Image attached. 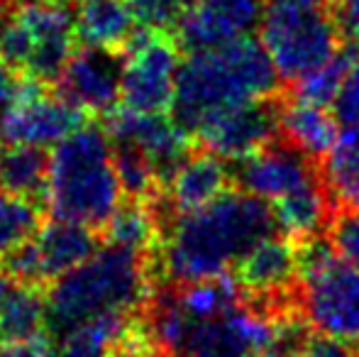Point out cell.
Listing matches in <instances>:
<instances>
[{
    "mask_svg": "<svg viewBox=\"0 0 359 357\" xmlns=\"http://www.w3.org/2000/svg\"><path fill=\"white\" fill-rule=\"evenodd\" d=\"M269 3H276V0H269Z\"/></svg>",
    "mask_w": 359,
    "mask_h": 357,
    "instance_id": "cell-38",
    "label": "cell"
},
{
    "mask_svg": "<svg viewBox=\"0 0 359 357\" xmlns=\"http://www.w3.org/2000/svg\"><path fill=\"white\" fill-rule=\"evenodd\" d=\"M232 184L235 177H232V169H227L225 159L208 149L196 154L191 152L161 186V194L156 198L161 223L174 215L203 208L217 196L230 191Z\"/></svg>",
    "mask_w": 359,
    "mask_h": 357,
    "instance_id": "cell-17",
    "label": "cell"
},
{
    "mask_svg": "<svg viewBox=\"0 0 359 357\" xmlns=\"http://www.w3.org/2000/svg\"><path fill=\"white\" fill-rule=\"evenodd\" d=\"M125 59L118 49L88 47L76 49L57 81L59 95L83 113L110 115L123 100Z\"/></svg>",
    "mask_w": 359,
    "mask_h": 357,
    "instance_id": "cell-14",
    "label": "cell"
},
{
    "mask_svg": "<svg viewBox=\"0 0 359 357\" xmlns=\"http://www.w3.org/2000/svg\"><path fill=\"white\" fill-rule=\"evenodd\" d=\"M288 318L257 309L247 296L222 314L194 318L174 304L169 289L151 294L144 306L151 338L169 357H257L279 343Z\"/></svg>",
    "mask_w": 359,
    "mask_h": 357,
    "instance_id": "cell-4",
    "label": "cell"
},
{
    "mask_svg": "<svg viewBox=\"0 0 359 357\" xmlns=\"http://www.w3.org/2000/svg\"><path fill=\"white\" fill-rule=\"evenodd\" d=\"M47 177V149L32 144H0V191L37 201V196H44Z\"/></svg>",
    "mask_w": 359,
    "mask_h": 357,
    "instance_id": "cell-25",
    "label": "cell"
},
{
    "mask_svg": "<svg viewBox=\"0 0 359 357\" xmlns=\"http://www.w3.org/2000/svg\"><path fill=\"white\" fill-rule=\"evenodd\" d=\"M108 118L105 130L110 140L137 147L159 172L161 186L194 152V137L166 113H135L125 108Z\"/></svg>",
    "mask_w": 359,
    "mask_h": 357,
    "instance_id": "cell-15",
    "label": "cell"
},
{
    "mask_svg": "<svg viewBox=\"0 0 359 357\" xmlns=\"http://www.w3.org/2000/svg\"><path fill=\"white\" fill-rule=\"evenodd\" d=\"M298 357H359V348H352V343H345L332 335L318 333V330H306L296 348Z\"/></svg>",
    "mask_w": 359,
    "mask_h": 357,
    "instance_id": "cell-31",
    "label": "cell"
},
{
    "mask_svg": "<svg viewBox=\"0 0 359 357\" xmlns=\"http://www.w3.org/2000/svg\"><path fill=\"white\" fill-rule=\"evenodd\" d=\"M123 186L113 159V140L98 125L79 128L49 154V177L44 189L52 218L100 228L123 201Z\"/></svg>",
    "mask_w": 359,
    "mask_h": 357,
    "instance_id": "cell-5",
    "label": "cell"
},
{
    "mask_svg": "<svg viewBox=\"0 0 359 357\" xmlns=\"http://www.w3.org/2000/svg\"><path fill=\"white\" fill-rule=\"evenodd\" d=\"M332 113H335L337 123L359 125V54L342 81L337 98L332 100Z\"/></svg>",
    "mask_w": 359,
    "mask_h": 357,
    "instance_id": "cell-32",
    "label": "cell"
},
{
    "mask_svg": "<svg viewBox=\"0 0 359 357\" xmlns=\"http://www.w3.org/2000/svg\"><path fill=\"white\" fill-rule=\"evenodd\" d=\"M98 250L100 238L93 228L74 220L52 218V223L39 225V230L27 243H22L3 260L0 271L25 284L49 286Z\"/></svg>",
    "mask_w": 359,
    "mask_h": 357,
    "instance_id": "cell-8",
    "label": "cell"
},
{
    "mask_svg": "<svg viewBox=\"0 0 359 357\" xmlns=\"http://www.w3.org/2000/svg\"><path fill=\"white\" fill-rule=\"evenodd\" d=\"M271 210H274L279 233H284L293 243L325 235L330 228L332 213H335L323 177L284 196V198L271 201Z\"/></svg>",
    "mask_w": 359,
    "mask_h": 357,
    "instance_id": "cell-18",
    "label": "cell"
},
{
    "mask_svg": "<svg viewBox=\"0 0 359 357\" xmlns=\"http://www.w3.org/2000/svg\"><path fill=\"white\" fill-rule=\"evenodd\" d=\"M137 314H110L76 325L52 340L54 357H123L125 335Z\"/></svg>",
    "mask_w": 359,
    "mask_h": 357,
    "instance_id": "cell-22",
    "label": "cell"
},
{
    "mask_svg": "<svg viewBox=\"0 0 359 357\" xmlns=\"http://www.w3.org/2000/svg\"><path fill=\"white\" fill-rule=\"evenodd\" d=\"M8 3H10V0H0V15H3L5 8H8Z\"/></svg>",
    "mask_w": 359,
    "mask_h": 357,
    "instance_id": "cell-35",
    "label": "cell"
},
{
    "mask_svg": "<svg viewBox=\"0 0 359 357\" xmlns=\"http://www.w3.org/2000/svg\"><path fill=\"white\" fill-rule=\"evenodd\" d=\"M39 289L0 271V330L5 340L47 335V299Z\"/></svg>",
    "mask_w": 359,
    "mask_h": 357,
    "instance_id": "cell-21",
    "label": "cell"
},
{
    "mask_svg": "<svg viewBox=\"0 0 359 357\" xmlns=\"http://www.w3.org/2000/svg\"><path fill=\"white\" fill-rule=\"evenodd\" d=\"M320 177L332 208H359V125H345L320 159Z\"/></svg>",
    "mask_w": 359,
    "mask_h": 357,
    "instance_id": "cell-23",
    "label": "cell"
},
{
    "mask_svg": "<svg viewBox=\"0 0 359 357\" xmlns=\"http://www.w3.org/2000/svg\"><path fill=\"white\" fill-rule=\"evenodd\" d=\"M42 225V208L34 198L0 191V264L10 252L27 243Z\"/></svg>",
    "mask_w": 359,
    "mask_h": 357,
    "instance_id": "cell-27",
    "label": "cell"
},
{
    "mask_svg": "<svg viewBox=\"0 0 359 357\" xmlns=\"http://www.w3.org/2000/svg\"><path fill=\"white\" fill-rule=\"evenodd\" d=\"M103 235L108 245L151 255L161 238V218L154 201H123L103 225Z\"/></svg>",
    "mask_w": 359,
    "mask_h": 357,
    "instance_id": "cell-24",
    "label": "cell"
},
{
    "mask_svg": "<svg viewBox=\"0 0 359 357\" xmlns=\"http://www.w3.org/2000/svg\"><path fill=\"white\" fill-rule=\"evenodd\" d=\"M284 93V90H281ZM281 93L250 100L215 115L196 133L201 147L225 162H240L279 137Z\"/></svg>",
    "mask_w": 359,
    "mask_h": 357,
    "instance_id": "cell-12",
    "label": "cell"
},
{
    "mask_svg": "<svg viewBox=\"0 0 359 357\" xmlns=\"http://www.w3.org/2000/svg\"><path fill=\"white\" fill-rule=\"evenodd\" d=\"M179 42L166 32L135 34L123 67V103L135 113H166L179 76Z\"/></svg>",
    "mask_w": 359,
    "mask_h": 357,
    "instance_id": "cell-10",
    "label": "cell"
},
{
    "mask_svg": "<svg viewBox=\"0 0 359 357\" xmlns=\"http://www.w3.org/2000/svg\"><path fill=\"white\" fill-rule=\"evenodd\" d=\"M247 301L257 309L288 318L298 314V250L284 233L257 243L232 269Z\"/></svg>",
    "mask_w": 359,
    "mask_h": 357,
    "instance_id": "cell-9",
    "label": "cell"
},
{
    "mask_svg": "<svg viewBox=\"0 0 359 357\" xmlns=\"http://www.w3.org/2000/svg\"><path fill=\"white\" fill-rule=\"evenodd\" d=\"M137 25L151 32H166L179 27L194 0H128Z\"/></svg>",
    "mask_w": 359,
    "mask_h": 357,
    "instance_id": "cell-29",
    "label": "cell"
},
{
    "mask_svg": "<svg viewBox=\"0 0 359 357\" xmlns=\"http://www.w3.org/2000/svg\"><path fill=\"white\" fill-rule=\"evenodd\" d=\"M154 294L151 255L105 245L47 289V335L57 340L86 321L142 311Z\"/></svg>",
    "mask_w": 359,
    "mask_h": 357,
    "instance_id": "cell-3",
    "label": "cell"
},
{
    "mask_svg": "<svg viewBox=\"0 0 359 357\" xmlns=\"http://www.w3.org/2000/svg\"><path fill=\"white\" fill-rule=\"evenodd\" d=\"M259 37L284 86L323 67L345 47L330 0H276L264 10Z\"/></svg>",
    "mask_w": 359,
    "mask_h": 357,
    "instance_id": "cell-6",
    "label": "cell"
},
{
    "mask_svg": "<svg viewBox=\"0 0 359 357\" xmlns=\"http://www.w3.org/2000/svg\"><path fill=\"white\" fill-rule=\"evenodd\" d=\"M264 18L262 0H194L176 32L179 44L189 52L215 49L250 37Z\"/></svg>",
    "mask_w": 359,
    "mask_h": 357,
    "instance_id": "cell-16",
    "label": "cell"
},
{
    "mask_svg": "<svg viewBox=\"0 0 359 357\" xmlns=\"http://www.w3.org/2000/svg\"><path fill=\"white\" fill-rule=\"evenodd\" d=\"M357 54H359V44L345 42V47H342L332 59H327L323 67L313 69L311 74L301 76L298 81L284 86L286 93L291 95V98L330 108L332 100H335L337 93H340V86H342V81H345L347 72H350Z\"/></svg>",
    "mask_w": 359,
    "mask_h": 357,
    "instance_id": "cell-26",
    "label": "cell"
},
{
    "mask_svg": "<svg viewBox=\"0 0 359 357\" xmlns=\"http://www.w3.org/2000/svg\"><path fill=\"white\" fill-rule=\"evenodd\" d=\"M284 90L266 49L252 37L191 52L176 76L171 118L194 137L208 120L235 105Z\"/></svg>",
    "mask_w": 359,
    "mask_h": 357,
    "instance_id": "cell-2",
    "label": "cell"
},
{
    "mask_svg": "<svg viewBox=\"0 0 359 357\" xmlns=\"http://www.w3.org/2000/svg\"><path fill=\"white\" fill-rule=\"evenodd\" d=\"M79 3H81V0H79Z\"/></svg>",
    "mask_w": 359,
    "mask_h": 357,
    "instance_id": "cell-40",
    "label": "cell"
},
{
    "mask_svg": "<svg viewBox=\"0 0 359 357\" xmlns=\"http://www.w3.org/2000/svg\"><path fill=\"white\" fill-rule=\"evenodd\" d=\"M232 177L242 191L264 201H279L320 179V162L279 135L259 152L240 159Z\"/></svg>",
    "mask_w": 359,
    "mask_h": 357,
    "instance_id": "cell-13",
    "label": "cell"
},
{
    "mask_svg": "<svg viewBox=\"0 0 359 357\" xmlns=\"http://www.w3.org/2000/svg\"><path fill=\"white\" fill-rule=\"evenodd\" d=\"M115 172H118L123 194L137 201H156L161 194V179L154 164L137 147L125 142H113Z\"/></svg>",
    "mask_w": 359,
    "mask_h": 357,
    "instance_id": "cell-28",
    "label": "cell"
},
{
    "mask_svg": "<svg viewBox=\"0 0 359 357\" xmlns=\"http://www.w3.org/2000/svg\"><path fill=\"white\" fill-rule=\"evenodd\" d=\"M0 357H54V343L49 335L5 340L0 343Z\"/></svg>",
    "mask_w": 359,
    "mask_h": 357,
    "instance_id": "cell-33",
    "label": "cell"
},
{
    "mask_svg": "<svg viewBox=\"0 0 359 357\" xmlns=\"http://www.w3.org/2000/svg\"><path fill=\"white\" fill-rule=\"evenodd\" d=\"M327 240L335 252L359 271V208H337L327 228Z\"/></svg>",
    "mask_w": 359,
    "mask_h": 357,
    "instance_id": "cell-30",
    "label": "cell"
},
{
    "mask_svg": "<svg viewBox=\"0 0 359 357\" xmlns=\"http://www.w3.org/2000/svg\"><path fill=\"white\" fill-rule=\"evenodd\" d=\"M330 3H335V0H330Z\"/></svg>",
    "mask_w": 359,
    "mask_h": 357,
    "instance_id": "cell-39",
    "label": "cell"
},
{
    "mask_svg": "<svg viewBox=\"0 0 359 357\" xmlns=\"http://www.w3.org/2000/svg\"><path fill=\"white\" fill-rule=\"evenodd\" d=\"M86 125V113L64 95L49 93L42 83L25 79L18 98L0 113V140L10 144L57 147Z\"/></svg>",
    "mask_w": 359,
    "mask_h": 357,
    "instance_id": "cell-11",
    "label": "cell"
},
{
    "mask_svg": "<svg viewBox=\"0 0 359 357\" xmlns=\"http://www.w3.org/2000/svg\"><path fill=\"white\" fill-rule=\"evenodd\" d=\"M0 340H3V330H0Z\"/></svg>",
    "mask_w": 359,
    "mask_h": 357,
    "instance_id": "cell-37",
    "label": "cell"
},
{
    "mask_svg": "<svg viewBox=\"0 0 359 357\" xmlns=\"http://www.w3.org/2000/svg\"><path fill=\"white\" fill-rule=\"evenodd\" d=\"M279 135L320 162L332 149L340 133H337L335 113H330L325 105L291 98L284 88L279 113Z\"/></svg>",
    "mask_w": 359,
    "mask_h": 357,
    "instance_id": "cell-19",
    "label": "cell"
},
{
    "mask_svg": "<svg viewBox=\"0 0 359 357\" xmlns=\"http://www.w3.org/2000/svg\"><path fill=\"white\" fill-rule=\"evenodd\" d=\"M156 357H169V355H164V353H161V355H156Z\"/></svg>",
    "mask_w": 359,
    "mask_h": 357,
    "instance_id": "cell-36",
    "label": "cell"
},
{
    "mask_svg": "<svg viewBox=\"0 0 359 357\" xmlns=\"http://www.w3.org/2000/svg\"><path fill=\"white\" fill-rule=\"evenodd\" d=\"M22 83H25V79H18V72L0 59V113L18 98Z\"/></svg>",
    "mask_w": 359,
    "mask_h": 357,
    "instance_id": "cell-34",
    "label": "cell"
},
{
    "mask_svg": "<svg viewBox=\"0 0 359 357\" xmlns=\"http://www.w3.org/2000/svg\"><path fill=\"white\" fill-rule=\"evenodd\" d=\"M137 34V20L128 0H81L76 10V37L88 47L120 49Z\"/></svg>",
    "mask_w": 359,
    "mask_h": 357,
    "instance_id": "cell-20",
    "label": "cell"
},
{
    "mask_svg": "<svg viewBox=\"0 0 359 357\" xmlns=\"http://www.w3.org/2000/svg\"><path fill=\"white\" fill-rule=\"evenodd\" d=\"M276 230L269 201L230 189L203 208L161 223L156 274L174 286L230 274L257 243Z\"/></svg>",
    "mask_w": 359,
    "mask_h": 357,
    "instance_id": "cell-1",
    "label": "cell"
},
{
    "mask_svg": "<svg viewBox=\"0 0 359 357\" xmlns=\"http://www.w3.org/2000/svg\"><path fill=\"white\" fill-rule=\"evenodd\" d=\"M298 314L318 333L359 345V271L325 235L296 243Z\"/></svg>",
    "mask_w": 359,
    "mask_h": 357,
    "instance_id": "cell-7",
    "label": "cell"
}]
</instances>
